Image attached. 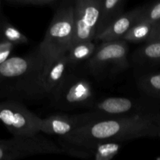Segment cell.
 <instances>
[{
	"label": "cell",
	"instance_id": "obj_1",
	"mask_svg": "<svg viewBox=\"0 0 160 160\" xmlns=\"http://www.w3.org/2000/svg\"><path fill=\"white\" fill-rule=\"evenodd\" d=\"M159 123L160 111L107 117L78 128L66 137L59 138L57 143L64 154L86 159L93 156L96 147L102 143H123L139 138H158Z\"/></svg>",
	"mask_w": 160,
	"mask_h": 160
},
{
	"label": "cell",
	"instance_id": "obj_2",
	"mask_svg": "<svg viewBox=\"0 0 160 160\" xmlns=\"http://www.w3.org/2000/svg\"><path fill=\"white\" fill-rule=\"evenodd\" d=\"M44 59L38 45L0 66V100L37 102L48 98L43 82Z\"/></svg>",
	"mask_w": 160,
	"mask_h": 160
},
{
	"label": "cell",
	"instance_id": "obj_3",
	"mask_svg": "<svg viewBox=\"0 0 160 160\" xmlns=\"http://www.w3.org/2000/svg\"><path fill=\"white\" fill-rule=\"evenodd\" d=\"M74 1H62L55 10L54 16L43 40L38 45L44 59V73L56 60L68 53L73 46L74 24Z\"/></svg>",
	"mask_w": 160,
	"mask_h": 160
},
{
	"label": "cell",
	"instance_id": "obj_4",
	"mask_svg": "<svg viewBox=\"0 0 160 160\" xmlns=\"http://www.w3.org/2000/svg\"><path fill=\"white\" fill-rule=\"evenodd\" d=\"M129 52L124 40L101 42L89 60L87 67L95 78H103L127 70L130 67L128 59Z\"/></svg>",
	"mask_w": 160,
	"mask_h": 160
},
{
	"label": "cell",
	"instance_id": "obj_5",
	"mask_svg": "<svg viewBox=\"0 0 160 160\" xmlns=\"http://www.w3.org/2000/svg\"><path fill=\"white\" fill-rule=\"evenodd\" d=\"M95 97L94 88L89 80L81 75L70 73L49 98L53 107L70 110L77 108L89 109L96 102Z\"/></svg>",
	"mask_w": 160,
	"mask_h": 160
},
{
	"label": "cell",
	"instance_id": "obj_6",
	"mask_svg": "<svg viewBox=\"0 0 160 160\" xmlns=\"http://www.w3.org/2000/svg\"><path fill=\"white\" fill-rule=\"evenodd\" d=\"M0 122L13 137H31L41 133L43 119L23 102L4 99L0 100Z\"/></svg>",
	"mask_w": 160,
	"mask_h": 160
},
{
	"label": "cell",
	"instance_id": "obj_7",
	"mask_svg": "<svg viewBox=\"0 0 160 160\" xmlns=\"http://www.w3.org/2000/svg\"><path fill=\"white\" fill-rule=\"evenodd\" d=\"M48 154H64L57 142L42 134L0 140V160H19Z\"/></svg>",
	"mask_w": 160,
	"mask_h": 160
},
{
	"label": "cell",
	"instance_id": "obj_8",
	"mask_svg": "<svg viewBox=\"0 0 160 160\" xmlns=\"http://www.w3.org/2000/svg\"><path fill=\"white\" fill-rule=\"evenodd\" d=\"M88 111L98 112L106 117H116L159 112V109L158 101L148 97H107L95 102Z\"/></svg>",
	"mask_w": 160,
	"mask_h": 160
},
{
	"label": "cell",
	"instance_id": "obj_9",
	"mask_svg": "<svg viewBox=\"0 0 160 160\" xmlns=\"http://www.w3.org/2000/svg\"><path fill=\"white\" fill-rule=\"evenodd\" d=\"M73 8V45L95 42L101 15V0H76Z\"/></svg>",
	"mask_w": 160,
	"mask_h": 160
},
{
	"label": "cell",
	"instance_id": "obj_10",
	"mask_svg": "<svg viewBox=\"0 0 160 160\" xmlns=\"http://www.w3.org/2000/svg\"><path fill=\"white\" fill-rule=\"evenodd\" d=\"M105 118L107 117L92 111L78 114H55L43 119L41 132L58 138L66 137L78 128Z\"/></svg>",
	"mask_w": 160,
	"mask_h": 160
},
{
	"label": "cell",
	"instance_id": "obj_11",
	"mask_svg": "<svg viewBox=\"0 0 160 160\" xmlns=\"http://www.w3.org/2000/svg\"><path fill=\"white\" fill-rule=\"evenodd\" d=\"M143 9L144 6H142L125 12L104 32L97 36L95 41L104 42L123 40L125 34L138 22Z\"/></svg>",
	"mask_w": 160,
	"mask_h": 160
},
{
	"label": "cell",
	"instance_id": "obj_12",
	"mask_svg": "<svg viewBox=\"0 0 160 160\" xmlns=\"http://www.w3.org/2000/svg\"><path fill=\"white\" fill-rule=\"evenodd\" d=\"M70 67L67 54L55 61L45 70L43 75V82L48 98L56 92L70 74Z\"/></svg>",
	"mask_w": 160,
	"mask_h": 160
},
{
	"label": "cell",
	"instance_id": "obj_13",
	"mask_svg": "<svg viewBox=\"0 0 160 160\" xmlns=\"http://www.w3.org/2000/svg\"><path fill=\"white\" fill-rule=\"evenodd\" d=\"M125 5L126 2L123 0H101V15L96 37L124 13Z\"/></svg>",
	"mask_w": 160,
	"mask_h": 160
},
{
	"label": "cell",
	"instance_id": "obj_14",
	"mask_svg": "<svg viewBox=\"0 0 160 160\" xmlns=\"http://www.w3.org/2000/svg\"><path fill=\"white\" fill-rule=\"evenodd\" d=\"M98 45L95 42H86L73 45L67 53V58L70 67L91 59L96 51Z\"/></svg>",
	"mask_w": 160,
	"mask_h": 160
},
{
	"label": "cell",
	"instance_id": "obj_15",
	"mask_svg": "<svg viewBox=\"0 0 160 160\" xmlns=\"http://www.w3.org/2000/svg\"><path fill=\"white\" fill-rule=\"evenodd\" d=\"M0 39H5L11 43L17 45H26L28 38L16 27L9 23L2 12L0 11Z\"/></svg>",
	"mask_w": 160,
	"mask_h": 160
},
{
	"label": "cell",
	"instance_id": "obj_16",
	"mask_svg": "<svg viewBox=\"0 0 160 160\" xmlns=\"http://www.w3.org/2000/svg\"><path fill=\"white\" fill-rule=\"evenodd\" d=\"M137 84L145 96L160 102V72L142 76Z\"/></svg>",
	"mask_w": 160,
	"mask_h": 160
},
{
	"label": "cell",
	"instance_id": "obj_17",
	"mask_svg": "<svg viewBox=\"0 0 160 160\" xmlns=\"http://www.w3.org/2000/svg\"><path fill=\"white\" fill-rule=\"evenodd\" d=\"M134 59L139 62H160V41L146 42L135 51Z\"/></svg>",
	"mask_w": 160,
	"mask_h": 160
},
{
	"label": "cell",
	"instance_id": "obj_18",
	"mask_svg": "<svg viewBox=\"0 0 160 160\" xmlns=\"http://www.w3.org/2000/svg\"><path fill=\"white\" fill-rule=\"evenodd\" d=\"M153 24L147 22L137 23L123 37V40L127 42H148L152 32Z\"/></svg>",
	"mask_w": 160,
	"mask_h": 160
},
{
	"label": "cell",
	"instance_id": "obj_19",
	"mask_svg": "<svg viewBox=\"0 0 160 160\" xmlns=\"http://www.w3.org/2000/svg\"><path fill=\"white\" fill-rule=\"evenodd\" d=\"M122 143L106 142L98 145L95 148V160H111L118 153Z\"/></svg>",
	"mask_w": 160,
	"mask_h": 160
},
{
	"label": "cell",
	"instance_id": "obj_20",
	"mask_svg": "<svg viewBox=\"0 0 160 160\" xmlns=\"http://www.w3.org/2000/svg\"><path fill=\"white\" fill-rule=\"evenodd\" d=\"M160 20V2L149 6H144V9L139 18L138 22H147L155 24Z\"/></svg>",
	"mask_w": 160,
	"mask_h": 160
},
{
	"label": "cell",
	"instance_id": "obj_21",
	"mask_svg": "<svg viewBox=\"0 0 160 160\" xmlns=\"http://www.w3.org/2000/svg\"><path fill=\"white\" fill-rule=\"evenodd\" d=\"M6 2L14 6H50L56 8L60 2L58 0H6Z\"/></svg>",
	"mask_w": 160,
	"mask_h": 160
},
{
	"label": "cell",
	"instance_id": "obj_22",
	"mask_svg": "<svg viewBox=\"0 0 160 160\" xmlns=\"http://www.w3.org/2000/svg\"><path fill=\"white\" fill-rule=\"evenodd\" d=\"M15 45L5 39H0V66L11 57Z\"/></svg>",
	"mask_w": 160,
	"mask_h": 160
},
{
	"label": "cell",
	"instance_id": "obj_23",
	"mask_svg": "<svg viewBox=\"0 0 160 160\" xmlns=\"http://www.w3.org/2000/svg\"><path fill=\"white\" fill-rule=\"evenodd\" d=\"M160 33V20L158 22H156L155 24H153V28H152V32L151 36H150L149 39L148 40V42H151L153 38H154L156 36H157Z\"/></svg>",
	"mask_w": 160,
	"mask_h": 160
},
{
	"label": "cell",
	"instance_id": "obj_24",
	"mask_svg": "<svg viewBox=\"0 0 160 160\" xmlns=\"http://www.w3.org/2000/svg\"><path fill=\"white\" fill-rule=\"evenodd\" d=\"M153 41H160V33L159 34H158L157 36H156V37L152 39V40L151 41V42H153Z\"/></svg>",
	"mask_w": 160,
	"mask_h": 160
},
{
	"label": "cell",
	"instance_id": "obj_25",
	"mask_svg": "<svg viewBox=\"0 0 160 160\" xmlns=\"http://www.w3.org/2000/svg\"><path fill=\"white\" fill-rule=\"evenodd\" d=\"M158 138H160V123H159V134H158Z\"/></svg>",
	"mask_w": 160,
	"mask_h": 160
},
{
	"label": "cell",
	"instance_id": "obj_26",
	"mask_svg": "<svg viewBox=\"0 0 160 160\" xmlns=\"http://www.w3.org/2000/svg\"><path fill=\"white\" fill-rule=\"evenodd\" d=\"M156 160H160V157H159V158H157V159Z\"/></svg>",
	"mask_w": 160,
	"mask_h": 160
},
{
	"label": "cell",
	"instance_id": "obj_27",
	"mask_svg": "<svg viewBox=\"0 0 160 160\" xmlns=\"http://www.w3.org/2000/svg\"><path fill=\"white\" fill-rule=\"evenodd\" d=\"M1 5H2V2H0V8H1Z\"/></svg>",
	"mask_w": 160,
	"mask_h": 160
}]
</instances>
